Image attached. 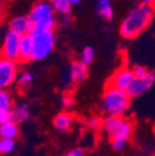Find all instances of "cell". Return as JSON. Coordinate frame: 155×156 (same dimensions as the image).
<instances>
[{
  "label": "cell",
  "mask_w": 155,
  "mask_h": 156,
  "mask_svg": "<svg viewBox=\"0 0 155 156\" xmlns=\"http://www.w3.org/2000/svg\"><path fill=\"white\" fill-rule=\"evenodd\" d=\"M154 14L155 12L151 6H145L142 4L134 6L121 23V36L127 40L138 37L143 31L148 29L154 17Z\"/></svg>",
  "instance_id": "obj_1"
},
{
  "label": "cell",
  "mask_w": 155,
  "mask_h": 156,
  "mask_svg": "<svg viewBox=\"0 0 155 156\" xmlns=\"http://www.w3.org/2000/svg\"><path fill=\"white\" fill-rule=\"evenodd\" d=\"M52 5L47 0H38L29 12L31 34L40 31H53L57 25V16Z\"/></svg>",
  "instance_id": "obj_2"
},
{
  "label": "cell",
  "mask_w": 155,
  "mask_h": 156,
  "mask_svg": "<svg viewBox=\"0 0 155 156\" xmlns=\"http://www.w3.org/2000/svg\"><path fill=\"white\" fill-rule=\"evenodd\" d=\"M132 98L125 90H119L117 88L106 87L99 109L107 116H123L130 107Z\"/></svg>",
  "instance_id": "obj_3"
},
{
  "label": "cell",
  "mask_w": 155,
  "mask_h": 156,
  "mask_svg": "<svg viewBox=\"0 0 155 156\" xmlns=\"http://www.w3.org/2000/svg\"><path fill=\"white\" fill-rule=\"evenodd\" d=\"M102 129L110 139V141H128L134 130V123L124 116H106L103 119Z\"/></svg>",
  "instance_id": "obj_4"
},
{
  "label": "cell",
  "mask_w": 155,
  "mask_h": 156,
  "mask_svg": "<svg viewBox=\"0 0 155 156\" xmlns=\"http://www.w3.org/2000/svg\"><path fill=\"white\" fill-rule=\"evenodd\" d=\"M34 37V51L31 61H42L55 48L56 35L53 31H40L32 32Z\"/></svg>",
  "instance_id": "obj_5"
},
{
  "label": "cell",
  "mask_w": 155,
  "mask_h": 156,
  "mask_svg": "<svg viewBox=\"0 0 155 156\" xmlns=\"http://www.w3.org/2000/svg\"><path fill=\"white\" fill-rule=\"evenodd\" d=\"M20 35L15 34L11 30H8L3 38L2 45V58L20 62Z\"/></svg>",
  "instance_id": "obj_6"
},
{
  "label": "cell",
  "mask_w": 155,
  "mask_h": 156,
  "mask_svg": "<svg viewBox=\"0 0 155 156\" xmlns=\"http://www.w3.org/2000/svg\"><path fill=\"white\" fill-rule=\"evenodd\" d=\"M19 66L16 62L2 58L0 60V88L6 89L11 87L16 81L19 76Z\"/></svg>",
  "instance_id": "obj_7"
},
{
  "label": "cell",
  "mask_w": 155,
  "mask_h": 156,
  "mask_svg": "<svg viewBox=\"0 0 155 156\" xmlns=\"http://www.w3.org/2000/svg\"><path fill=\"white\" fill-rule=\"evenodd\" d=\"M134 77L135 76L133 73V69L127 66H123L109 77V80L106 83V87H112V88H117L119 90L127 92L130 83L134 80Z\"/></svg>",
  "instance_id": "obj_8"
},
{
  "label": "cell",
  "mask_w": 155,
  "mask_h": 156,
  "mask_svg": "<svg viewBox=\"0 0 155 156\" xmlns=\"http://www.w3.org/2000/svg\"><path fill=\"white\" fill-rule=\"evenodd\" d=\"M155 82V71H149L146 74L140 77H134L133 82L130 83L127 93L130 95V98H135L144 94Z\"/></svg>",
  "instance_id": "obj_9"
},
{
  "label": "cell",
  "mask_w": 155,
  "mask_h": 156,
  "mask_svg": "<svg viewBox=\"0 0 155 156\" xmlns=\"http://www.w3.org/2000/svg\"><path fill=\"white\" fill-rule=\"evenodd\" d=\"M9 30L14 31L17 35H26L31 34V23L29 15H17L10 19L9 21Z\"/></svg>",
  "instance_id": "obj_10"
},
{
  "label": "cell",
  "mask_w": 155,
  "mask_h": 156,
  "mask_svg": "<svg viewBox=\"0 0 155 156\" xmlns=\"http://www.w3.org/2000/svg\"><path fill=\"white\" fill-rule=\"evenodd\" d=\"M74 124V116L70 112H61L53 118V128L60 133L71 131Z\"/></svg>",
  "instance_id": "obj_11"
},
{
  "label": "cell",
  "mask_w": 155,
  "mask_h": 156,
  "mask_svg": "<svg viewBox=\"0 0 155 156\" xmlns=\"http://www.w3.org/2000/svg\"><path fill=\"white\" fill-rule=\"evenodd\" d=\"M34 51V37L32 34H26L20 37V62L25 63L31 61Z\"/></svg>",
  "instance_id": "obj_12"
},
{
  "label": "cell",
  "mask_w": 155,
  "mask_h": 156,
  "mask_svg": "<svg viewBox=\"0 0 155 156\" xmlns=\"http://www.w3.org/2000/svg\"><path fill=\"white\" fill-rule=\"evenodd\" d=\"M68 68H70V74H71V78H72V82L74 84L82 83L83 81L87 80V77H88V67L85 66L81 61H73V62H71Z\"/></svg>",
  "instance_id": "obj_13"
},
{
  "label": "cell",
  "mask_w": 155,
  "mask_h": 156,
  "mask_svg": "<svg viewBox=\"0 0 155 156\" xmlns=\"http://www.w3.org/2000/svg\"><path fill=\"white\" fill-rule=\"evenodd\" d=\"M30 118V110H29V105L27 104H19L15 105L11 110V122L15 124H21L25 120H27Z\"/></svg>",
  "instance_id": "obj_14"
},
{
  "label": "cell",
  "mask_w": 155,
  "mask_h": 156,
  "mask_svg": "<svg viewBox=\"0 0 155 156\" xmlns=\"http://www.w3.org/2000/svg\"><path fill=\"white\" fill-rule=\"evenodd\" d=\"M96 11L104 20H110L114 15L110 0H98L97 2V6H96Z\"/></svg>",
  "instance_id": "obj_15"
},
{
  "label": "cell",
  "mask_w": 155,
  "mask_h": 156,
  "mask_svg": "<svg viewBox=\"0 0 155 156\" xmlns=\"http://www.w3.org/2000/svg\"><path fill=\"white\" fill-rule=\"evenodd\" d=\"M19 126L13 122H8L5 124H0V136L2 139H13L15 140L19 136Z\"/></svg>",
  "instance_id": "obj_16"
},
{
  "label": "cell",
  "mask_w": 155,
  "mask_h": 156,
  "mask_svg": "<svg viewBox=\"0 0 155 156\" xmlns=\"http://www.w3.org/2000/svg\"><path fill=\"white\" fill-rule=\"evenodd\" d=\"M50 3L56 14H59L60 16L71 14L72 4L70 3V0H50Z\"/></svg>",
  "instance_id": "obj_17"
},
{
  "label": "cell",
  "mask_w": 155,
  "mask_h": 156,
  "mask_svg": "<svg viewBox=\"0 0 155 156\" xmlns=\"http://www.w3.org/2000/svg\"><path fill=\"white\" fill-rule=\"evenodd\" d=\"M14 102H13V97L6 89L0 90V109L3 110H9L11 112L14 108Z\"/></svg>",
  "instance_id": "obj_18"
},
{
  "label": "cell",
  "mask_w": 155,
  "mask_h": 156,
  "mask_svg": "<svg viewBox=\"0 0 155 156\" xmlns=\"http://www.w3.org/2000/svg\"><path fill=\"white\" fill-rule=\"evenodd\" d=\"M94 57H96V51L92 46H86L82 52H81V62L85 65V66H89L93 61H94Z\"/></svg>",
  "instance_id": "obj_19"
},
{
  "label": "cell",
  "mask_w": 155,
  "mask_h": 156,
  "mask_svg": "<svg viewBox=\"0 0 155 156\" xmlns=\"http://www.w3.org/2000/svg\"><path fill=\"white\" fill-rule=\"evenodd\" d=\"M34 81V74L29 71H21L17 76V84L20 87H27Z\"/></svg>",
  "instance_id": "obj_20"
},
{
  "label": "cell",
  "mask_w": 155,
  "mask_h": 156,
  "mask_svg": "<svg viewBox=\"0 0 155 156\" xmlns=\"http://www.w3.org/2000/svg\"><path fill=\"white\" fill-rule=\"evenodd\" d=\"M15 149V140L13 139H2L0 140V152L9 154Z\"/></svg>",
  "instance_id": "obj_21"
},
{
  "label": "cell",
  "mask_w": 155,
  "mask_h": 156,
  "mask_svg": "<svg viewBox=\"0 0 155 156\" xmlns=\"http://www.w3.org/2000/svg\"><path fill=\"white\" fill-rule=\"evenodd\" d=\"M103 125V119H101L99 116H91L87 120V126L92 130H98Z\"/></svg>",
  "instance_id": "obj_22"
},
{
  "label": "cell",
  "mask_w": 155,
  "mask_h": 156,
  "mask_svg": "<svg viewBox=\"0 0 155 156\" xmlns=\"http://www.w3.org/2000/svg\"><path fill=\"white\" fill-rule=\"evenodd\" d=\"M61 81H62V84L65 87H70L73 82H72V78H71V74H70V68L67 67V69H63L62 73H61Z\"/></svg>",
  "instance_id": "obj_23"
},
{
  "label": "cell",
  "mask_w": 155,
  "mask_h": 156,
  "mask_svg": "<svg viewBox=\"0 0 155 156\" xmlns=\"http://www.w3.org/2000/svg\"><path fill=\"white\" fill-rule=\"evenodd\" d=\"M8 122H11V112L0 109V124H5Z\"/></svg>",
  "instance_id": "obj_24"
},
{
  "label": "cell",
  "mask_w": 155,
  "mask_h": 156,
  "mask_svg": "<svg viewBox=\"0 0 155 156\" xmlns=\"http://www.w3.org/2000/svg\"><path fill=\"white\" fill-rule=\"evenodd\" d=\"M132 69H133V73H134V76L135 77H140V76H144V74H146L149 71L144 67V66H139V65H137V66H134V67H132Z\"/></svg>",
  "instance_id": "obj_25"
},
{
  "label": "cell",
  "mask_w": 155,
  "mask_h": 156,
  "mask_svg": "<svg viewBox=\"0 0 155 156\" xmlns=\"http://www.w3.org/2000/svg\"><path fill=\"white\" fill-rule=\"evenodd\" d=\"M73 104H74V99H73L72 95L65 94V95L62 97V105H63L65 108H71Z\"/></svg>",
  "instance_id": "obj_26"
},
{
  "label": "cell",
  "mask_w": 155,
  "mask_h": 156,
  "mask_svg": "<svg viewBox=\"0 0 155 156\" xmlns=\"http://www.w3.org/2000/svg\"><path fill=\"white\" fill-rule=\"evenodd\" d=\"M128 141H124V140H114V141H112V146H113L114 150L121 151V150H123L125 147Z\"/></svg>",
  "instance_id": "obj_27"
},
{
  "label": "cell",
  "mask_w": 155,
  "mask_h": 156,
  "mask_svg": "<svg viewBox=\"0 0 155 156\" xmlns=\"http://www.w3.org/2000/svg\"><path fill=\"white\" fill-rule=\"evenodd\" d=\"M71 23H72V16H71V14L60 16V24H61L62 26H70Z\"/></svg>",
  "instance_id": "obj_28"
},
{
  "label": "cell",
  "mask_w": 155,
  "mask_h": 156,
  "mask_svg": "<svg viewBox=\"0 0 155 156\" xmlns=\"http://www.w3.org/2000/svg\"><path fill=\"white\" fill-rule=\"evenodd\" d=\"M62 156H86V152L82 149H74V150H72V151H70Z\"/></svg>",
  "instance_id": "obj_29"
},
{
  "label": "cell",
  "mask_w": 155,
  "mask_h": 156,
  "mask_svg": "<svg viewBox=\"0 0 155 156\" xmlns=\"http://www.w3.org/2000/svg\"><path fill=\"white\" fill-rule=\"evenodd\" d=\"M140 4L145 6H151V0H140Z\"/></svg>",
  "instance_id": "obj_30"
},
{
  "label": "cell",
  "mask_w": 155,
  "mask_h": 156,
  "mask_svg": "<svg viewBox=\"0 0 155 156\" xmlns=\"http://www.w3.org/2000/svg\"><path fill=\"white\" fill-rule=\"evenodd\" d=\"M70 3H71L72 5H77V4L81 3V0H70Z\"/></svg>",
  "instance_id": "obj_31"
},
{
  "label": "cell",
  "mask_w": 155,
  "mask_h": 156,
  "mask_svg": "<svg viewBox=\"0 0 155 156\" xmlns=\"http://www.w3.org/2000/svg\"><path fill=\"white\" fill-rule=\"evenodd\" d=\"M151 9H153L154 12H155V0H151Z\"/></svg>",
  "instance_id": "obj_32"
},
{
  "label": "cell",
  "mask_w": 155,
  "mask_h": 156,
  "mask_svg": "<svg viewBox=\"0 0 155 156\" xmlns=\"http://www.w3.org/2000/svg\"><path fill=\"white\" fill-rule=\"evenodd\" d=\"M153 133H154V139H155V128H154V130H153Z\"/></svg>",
  "instance_id": "obj_33"
},
{
  "label": "cell",
  "mask_w": 155,
  "mask_h": 156,
  "mask_svg": "<svg viewBox=\"0 0 155 156\" xmlns=\"http://www.w3.org/2000/svg\"><path fill=\"white\" fill-rule=\"evenodd\" d=\"M154 156H155V155H154Z\"/></svg>",
  "instance_id": "obj_34"
}]
</instances>
